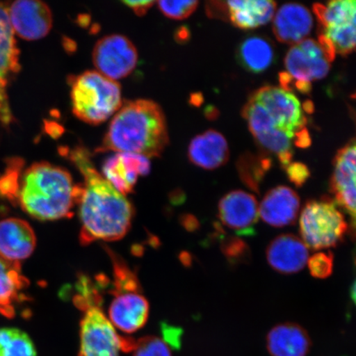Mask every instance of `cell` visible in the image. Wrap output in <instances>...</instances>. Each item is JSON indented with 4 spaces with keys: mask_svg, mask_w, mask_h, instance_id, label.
<instances>
[{
    "mask_svg": "<svg viewBox=\"0 0 356 356\" xmlns=\"http://www.w3.org/2000/svg\"><path fill=\"white\" fill-rule=\"evenodd\" d=\"M163 341L168 345H171L175 348H179L181 346V338L182 330L172 325L163 323L161 326Z\"/></svg>",
    "mask_w": 356,
    "mask_h": 356,
    "instance_id": "obj_33",
    "label": "cell"
},
{
    "mask_svg": "<svg viewBox=\"0 0 356 356\" xmlns=\"http://www.w3.org/2000/svg\"><path fill=\"white\" fill-rule=\"evenodd\" d=\"M355 143L353 140L338 151L334 161V172L330 181V191L335 203L343 208L355 224Z\"/></svg>",
    "mask_w": 356,
    "mask_h": 356,
    "instance_id": "obj_12",
    "label": "cell"
},
{
    "mask_svg": "<svg viewBox=\"0 0 356 356\" xmlns=\"http://www.w3.org/2000/svg\"><path fill=\"white\" fill-rule=\"evenodd\" d=\"M348 224L330 198L309 200L300 220L302 241L312 250L335 248L343 242Z\"/></svg>",
    "mask_w": 356,
    "mask_h": 356,
    "instance_id": "obj_6",
    "label": "cell"
},
{
    "mask_svg": "<svg viewBox=\"0 0 356 356\" xmlns=\"http://www.w3.org/2000/svg\"><path fill=\"white\" fill-rule=\"evenodd\" d=\"M0 356H38L34 342L19 328H0Z\"/></svg>",
    "mask_w": 356,
    "mask_h": 356,
    "instance_id": "obj_26",
    "label": "cell"
},
{
    "mask_svg": "<svg viewBox=\"0 0 356 356\" xmlns=\"http://www.w3.org/2000/svg\"><path fill=\"white\" fill-rule=\"evenodd\" d=\"M190 161L207 170H213L228 161L229 149L224 136L210 130L195 136L188 148Z\"/></svg>",
    "mask_w": 356,
    "mask_h": 356,
    "instance_id": "obj_19",
    "label": "cell"
},
{
    "mask_svg": "<svg viewBox=\"0 0 356 356\" xmlns=\"http://www.w3.org/2000/svg\"><path fill=\"white\" fill-rule=\"evenodd\" d=\"M273 19L274 34L282 43L296 44L304 41L314 26L310 11L299 3L284 4Z\"/></svg>",
    "mask_w": 356,
    "mask_h": 356,
    "instance_id": "obj_18",
    "label": "cell"
},
{
    "mask_svg": "<svg viewBox=\"0 0 356 356\" xmlns=\"http://www.w3.org/2000/svg\"><path fill=\"white\" fill-rule=\"evenodd\" d=\"M284 169L286 172L289 180L297 188L304 185L310 177L309 168L302 163H291Z\"/></svg>",
    "mask_w": 356,
    "mask_h": 356,
    "instance_id": "obj_32",
    "label": "cell"
},
{
    "mask_svg": "<svg viewBox=\"0 0 356 356\" xmlns=\"http://www.w3.org/2000/svg\"><path fill=\"white\" fill-rule=\"evenodd\" d=\"M79 333V356H120L122 350H132L135 343L120 336L97 306L86 309Z\"/></svg>",
    "mask_w": 356,
    "mask_h": 356,
    "instance_id": "obj_7",
    "label": "cell"
},
{
    "mask_svg": "<svg viewBox=\"0 0 356 356\" xmlns=\"http://www.w3.org/2000/svg\"><path fill=\"white\" fill-rule=\"evenodd\" d=\"M222 254L230 264H243L250 261L251 250L248 244L238 237H225L221 240Z\"/></svg>",
    "mask_w": 356,
    "mask_h": 356,
    "instance_id": "obj_28",
    "label": "cell"
},
{
    "mask_svg": "<svg viewBox=\"0 0 356 356\" xmlns=\"http://www.w3.org/2000/svg\"><path fill=\"white\" fill-rule=\"evenodd\" d=\"M155 3L154 1H123L124 4L131 8L134 13L139 16L145 15Z\"/></svg>",
    "mask_w": 356,
    "mask_h": 356,
    "instance_id": "obj_34",
    "label": "cell"
},
{
    "mask_svg": "<svg viewBox=\"0 0 356 356\" xmlns=\"http://www.w3.org/2000/svg\"><path fill=\"white\" fill-rule=\"evenodd\" d=\"M76 195L77 185L68 171L42 162L26 169L17 200L22 210L34 219L54 221L72 216Z\"/></svg>",
    "mask_w": 356,
    "mask_h": 356,
    "instance_id": "obj_3",
    "label": "cell"
},
{
    "mask_svg": "<svg viewBox=\"0 0 356 356\" xmlns=\"http://www.w3.org/2000/svg\"><path fill=\"white\" fill-rule=\"evenodd\" d=\"M277 3L270 0H233L225 2L226 19L237 28H259L273 19Z\"/></svg>",
    "mask_w": 356,
    "mask_h": 356,
    "instance_id": "obj_21",
    "label": "cell"
},
{
    "mask_svg": "<svg viewBox=\"0 0 356 356\" xmlns=\"http://www.w3.org/2000/svg\"><path fill=\"white\" fill-rule=\"evenodd\" d=\"M311 346L308 332L296 323L278 324L266 337V347L271 356H306Z\"/></svg>",
    "mask_w": 356,
    "mask_h": 356,
    "instance_id": "obj_20",
    "label": "cell"
},
{
    "mask_svg": "<svg viewBox=\"0 0 356 356\" xmlns=\"http://www.w3.org/2000/svg\"><path fill=\"white\" fill-rule=\"evenodd\" d=\"M133 356H172L168 345L156 337H145L135 341Z\"/></svg>",
    "mask_w": 356,
    "mask_h": 356,
    "instance_id": "obj_29",
    "label": "cell"
},
{
    "mask_svg": "<svg viewBox=\"0 0 356 356\" xmlns=\"http://www.w3.org/2000/svg\"><path fill=\"white\" fill-rule=\"evenodd\" d=\"M165 115L154 101H128L111 120L99 152L134 153L159 157L168 144Z\"/></svg>",
    "mask_w": 356,
    "mask_h": 356,
    "instance_id": "obj_2",
    "label": "cell"
},
{
    "mask_svg": "<svg viewBox=\"0 0 356 356\" xmlns=\"http://www.w3.org/2000/svg\"><path fill=\"white\" fill-rule=\"evenodd\" d=\"M275 51L273 44L264 38H249L240 44L238 60L248 70L261 73L273 64Z\"/></svg>",
    "mask_w": 356,
    "mask_h": 356,
    "instance_id": "obj_25",
    "label": "cell"
},
{
    "mask_svg": "<svg viewBox=\"0 0 356 356\" xmlns=\"http://www.w3.org/2000/svg\"><path fill=\"white\" fill-rule=\"evenodd\" d=\"M266 255L271 268L279 273L291 275L305 268L309 260V248L297 236L282 234L270 242Z\"/></svg>",
    "mask_w": 356,
    "mask_h": 356,
    "instance_id": "obj_15",
    "label": "cell"
},
{
    "mask_svg": "<svg viewBox=\"0 0 356 356\" xmlns=\"http://www.w3.org/2000/svg\"><path fill=\"white\" fill-rule=\"evenodd\" d=\"M336 54L318 40L305 39L289 49L284 65L296 82L311 83L327 76Z\"/></svg>",
    "mask_w": 356,
    "mask_h": 356,
    "instance_id": "obj_8",
    "label": "cell"
},
{
    "mask_svg": "<svg viewBox=\"0 0 356 356\" xmlns=\"http://www.w3.org/2000/svg\"><path fill=\"white\" fill-rule=\"evenodd\" d=\"M15 35L7 7L0 3V102L6 101L8 80L20 70L19 50Z\"/></svg>",
    "mask_w": 356,
    "mask_h": 356,
    "instance_id": "obj_22",
    "label": "cell"
},
{
    "mask_svg": "<svg viewBox=\"0 0 356 356\" xmlns=\"http://www.w3.org/2000/svg\"><path fill=\"white\" fill-rule=\"evenodd\" d=\"M313 10L318 20L320 31L356 24L355 0H336L326 4L315 3Z\"/></svg>",
    "mask_w": 356,
    "mask_h": 356,
    "instance_id": "obj_24",
    "label": "cell"
},
{
    "mask_svg": "<svg viewBox=\"0 0 356 356\" xmlns=\"http://www.w3.org/2000/svg\"><path fill=\"white\" fill-rule=\"evenodd\" d=\"M259 206L254 195L241 190L226 194L219 203L222 224L240 236L254 234Z\"/></svg>",
    "mask_w": 356,
    "mask_h": 356,
    "instance_id": "obj_11",
    "label": "cell"
},
{
    "mask_svg": "<svg viewBox=\"0 0 356 356\" xmlns=\"http://www.w3.org/2000/svg\"><path fill=\"white\" fill-rule=\"evenodd\" d=\"M70 158L84 178L77 185L76 204L81 222L80 242L117 241L130 230L132 204L96 170L86 149L76 148Z\"/></svg>",
    "mask_w": 356,
    "mask_h": 356,
    "instance_id": "obj_1",
    "label": "cell"
},
{
    "mask_svg": "<svg viewBox=\"0 0 356 356\" xmlns=\"http://www.w3.org/2000/svg\"><path fill=\"white\" fill-rule=\"evenodd\" d=\"M160 11L169 19L181 20L186 19L198 6L199 2L189 1H159L157 3Z\"/></svg>",
    "mask_w": 356,
    "mask_h": 356,
    "instance_id": "obj_30",
    "label": "cell"
},
{
    "mask_svg": "<svg viewBox=\"0 0 356 356\" xmlns=\"http://www.w3.org/2000/svg\"><path fill=\"white\" fill-rule=\"evenodd\" d=\"M37 238L28 222L8 218L0 220V257L2 259L19 264L32 256Z\"/></svg>",
    "mask_w": 356,
    "mask_h": 356,
    "instance_id": "obj_14",
    "label": "cell"
},
{
    "mask_svg": "<svg viewBox=\"0 0 356 356\" xmlns=\"http://www.w3.org/2000/svg\"><path fill=\"white\" fill-rule=\"evenodd\" d=\"M92 61L97 72L115 81L126 78L135 70L138 51L127 37L118 34L106 35L96 43Z\"/></svg>",
    "mask_w": 356,
    "mask_h": 356,
    "instance_id": "obj_9",
    "label": "cell"
},
{
    "mask_svg": "<svg viewBox=\"0 0 356 356\" xmlns=\"http://www.w3.org/2000/svg\"><path fill=\"white\" fill-rule=\"evenodd\" d=\"M149 172V158L134 153H117L106 159L102 166L105 179L124 195L132 193L139 176Z\"/></svg>",
    "mask_w": 356,
    "mask_h": 356,
    "instance_id": "obj_13",
    "label": "cell"
},
{
    "mask_svg": "<svg viewBox=\"0 0 356 356\" xmlns=\"http://www.w3.org/2000/svg\"><path fill=\"white\" fill-rule=\"evenodd\" d=\"M270 166L269 159L256 158L253 156L243 157L238 163V175L249 189L259 193L261 182L266 173L270 170Z\"/></svg>",
    "mask_w": 356,
    "mask_h": 356,
    "instance_id": "obj_27",
    "label": "cell"
},
{
    "mask_svg": "<svg viewBox=\"0 0 356 356\" xmlns=\"http://www.w3.org/2000/svg\"><path fill=\"white\" fill-rule=\"evenodd\" d=\"M300 209V199L296 191L279 186L266 194L259 206V216L267 225L282 228L295 224Z\"/></svg>",
    "mask_w": 356,
    "mask_h": 356,
    "instance_id": "obj_17",
    "label": "cell"
},
{
    "mask_svg": "<svg viewBox=\"0 0 356 356\" xmlns=\"http://www.w3.org/2000/svg\"><path fill=\"white\" fill-rule=\"evenodd\" d=\"M28 284V280L21 274L19 264L0 257V313L6 317H13L15 314L13 305L19 299L22 289Z\"/></svg>",
    "mask_w": 356,
    "mask_h": 356,
    "instance_id": "obj_23",
    "label": "cell"
},
{
    "mask_svg": "<svg viewBox=\"0 0 356 356\" xmlns=\"http://www.w3.org/2000/svg\"><path fill=\"white\" fill-rule=\"evenodd\" d=\"M334 256L332 252H322L316 253L308 260V265L312 277L318 279H326L332 273Z\"/></svg>",
    "mask_w": 356,
    "mask_h": 356,
    "instance_id": "obj_31",
    "label": "cell"
},
{
    "mask_svg": "<svg viewBox=\"0 0 356 356\" xmlns=\"http://www.w3.org/2000/svg\"><path fill=\"white\" fill-rule=\"evenodd\" d=\"M251 97L259 102L268 115V129L260 136L282 132L291 138L300 148L310 145L305 111L293 93L282 88L266 86L258 89Z\"/></svg>",
    "mask_w": 356,
    "mask_h": 356,
    "instance_id": "obj_5",
    "label": "cell"
},
{
    "mask_svg": "<svg viewBox=\"0 0 356 356\" xmlns=\"http://www.w3.org/2000/svg\"><path fill=\"white\" fill-rule=\"evenodd\" d=\"M355 283L354 282L353 284V286L350 288V298L351 300H353L354 302H355Z\"/></svg>",
    "mask_w": 356,
    "mask_h": 356,
    "instance_id": "obj_36",
    "label": "cell"
},
{
    "mask_svg": "<svg viewBox=\"0 0 356 356\" xmlns=\"http://www.w3.org/2000/svg\"><path fill=\"white\" fill-rule=\"evenodd\" d=\"M15 34L26 41L42 39L52 28V13L46 3L35 0H19L7 7Z\"/></svg>",
    "mask_w": 356,
    "mask_h": 356,
    "instance_id": "obj_10",
    "label": "cell"
},
{
    "mask_svg": "<svg viewBox=\"0 0 356 356\" xmlns=\"http://www.w3.org/2000/svg\"><path fill=\"white\" fill-rule=\"evenodd\" d=\"M109 309L110 322L123 332L134 333L143 327L148 320L149 305L140 291L115 293Z\"/></svg>",
    "mask_w": 356,
    "mask_h": 356,
    "instance_id": "obj_16",
    "label": "cell"
},
{
    "mask_svg": "<svg viewBox=\"0 0 356 356\" xmlns=\"http://www.w3.org/2000/svg\"><path fill=\"white\" fill-rule=\"evenodd\" d=\"M70 86L73 113L88 124L106 122L122 106L120 84L97 71H86L72 77Z\"/></svg>",
    "mask_w": 356,
    "mask_h": 356,
    "instance_id": "obj_4",
    "label": "cell"
},
{
    "mask_svg": "<svg viewBox=\"0 0 356 356\" xmlns=\"http://www.w3.org/2000/svg\"><path fill=\"white\" fill-rule=\"evenodd\" d=\"M181 224L184 225L186 229L191 231V232L197 230L200 227L199 221L197 218L191 215H186L182 217Z\"/></svg>",
    "mask_w": 356,
    "mask_h": 356,
    "instance_id": "obj_35",
    "label": "cell"
}]
</instances>
